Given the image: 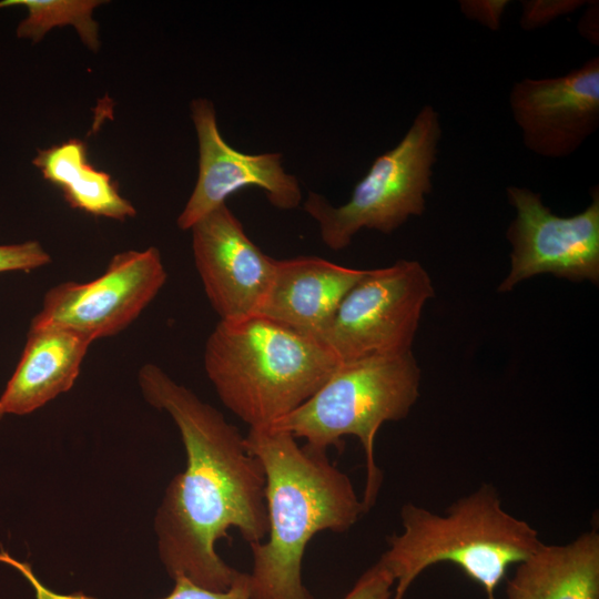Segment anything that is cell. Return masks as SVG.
Masks as SVG:
<instances>
[{
	"label": "cell",
	"instance_id": "obj_1",
	"mask_svg": "<svg viewBox=\"0 0 599 599\" xmlns=\"http://www.w3.org/2000/svg\"><path fill=\"white\" fill-rule=\"evenodd\" d=\"M138 382L145 400L172 417L186 454L155 515L160 559L172 579L225 591L238 570L217 555L216 541L231 539L232 527L250 545L268 534L264 468L236 426L158 365H143Z\"/></svg>",
	"mask_w": 599,
	"mask_h": 599
},
{
	"label": "cell",
	"instance_id": "obj_2",
	"mask_svg": "<svg viewBox=\"0 0 599 599\" xmlns=\"http://www.w3.org/2000/svg\"><path fill=\"white\" fill-rule=\"evenodd\" d=\"M245 446L264 468L268 518L267 540L250 545L251 599H314L302 578L306 545L319 531L349 530L368 511L326 450L271 428H250Z\"/></svg>",
	"mask_w": 599,
	"mask_h": 599
},
{
	"label": "cell",
	"instance_id": "obj_3",
	"mask_svg": "<svg viewBox=\"0 0 599 599\" xmlns=\"http://www.w3.org/2000/svg\"><path fill=\"white\" fill-rule=\"evenodd\" d=\"M341 365L317 338L254 315L220 321L204 368L219 398L250 428H266L311 398Z\"/></svg>",
	"mask_w": 599,
	"mask_h": 599
},
{
	"label": "cell",
	"instance_id": "obj_4",
	"mask_svg": "<svg viewBox=\"0 0 599 599\" xmlns=\"http://www.w3.org/2000/svg\"><path fill=\"white\" fill-rule=\"evenodd\" d=\"M400 519L403 531L387 539L378 559L395 580L392 599H404L414 580L439 562L454 564L495 599L509 567L542 544L536 529L502 508L489 485L460 497L444 516L405 504Z\"/></svg>",
	"mask_w": 599,
	"mask_h": 599
},
{
	"label": "cell",
	"instance_id": "obj_5",
	"mask_svg": "<svg viewBox=\"0 0 599 599\" xmlns=\"http://www.w3.org/2000/svg\"><path fill=\"white\" fill-rule=\"evenodd\" d=\"M420 368L413 352L341 364L304 404L270 427L304 438L322 450L356 436L365 451L363 504L375 505L383 475L374 457L375 437L386 422L405 418L419 397Z\"/></svg>",
	"mask_w": 599,
	"mask_h": 599
},
{
	"label": "cell",
	"instance_id": "obj_6",
	"mask_svg": "<svg viewBox=\"0 0 599 599\" xmlns=\"http://www.w3.org/2000/svg\"><path fill=\"white\" fill-rule=\"evenodd\" d=\"M440 136L438 112L424 105L399 143L375 159L345 204L333 206L309 192L303 209L318 223L323 243L339 251L363 229L392 234L410 216L422 215Z\"/></svg>",
	"mask_w": 599,
	"mask_h": 599
},
{
	"label": "cell",
	"instance_id": "obj_7",
	"mask_svg": "<svg viewBox=\"0 0 599 599\" xmlns=\"http://www.w3.org/2000/svg\"><path fill=\"white\" fill-rule=\"evenodd\" d=\"M434 295L429 274L417 261L365 270L317 339L341 364L412 352L422 311Z\"/></svg>",
	"mask_w": 599,
	"mask_h": 599
},
{
	"label": "cell",
	"instance_id": "obj_8",
	"mask_svg": "<svg viewBox=\"0 0 599 599\" xmlns=\"http://www.w3.org/2000/svg\"><path fill=\"white\" fill-rule=\"evenodd\" d=\"M507 199L516 211L506 232L511 244L510 271L498 292H510L520 282L552 274L571 282H599V190L580 213L559 216L541 195L527 187L508 186Z\"/></svg>",
	"mask_w": 599,
	"mask_h": 599
},
{
	"label": "cell",
	"instance_id": "obj_9",
	"mask_svg": "<svg viewBox=\"0 0 599 599\" xmlns=\"http://www.w3.org/2000/svg\"><path fill=\"white\" fill-rule=\"evenodd\" d=\"M166 278L156 247L121 252L99 277L63 282L48 290L31 323L69 327L93 342L113 336L140 316Z\"/></svg>",
	"mask_w": 599,
	"mask_h": 599
},
{
	"label": "cell",
	"instance_id": "obj_10",
	"mask_svg": "<svg viewBox=\"0 0 599 599\" xmlns=\"http://www.w3.org/2000/svg\"><path fill=\"white\" fill-rule=\"evenodd\" d=\"M191 116L199 142V175L184 209L177 217L181 230L226 203V199L247 186L262 189L278 210H294L302 201L295 175L282 164V154H246L224 141L217 126L213 103L207 99L191 102Z\"/></svg>",
	"mask_w": 599,
	"mask_h": 599
},
{
	"label": "cell",
	"instance_id": "obj_11",
	"mask_svg": "<svg viewBox=\"0 0 599 599\" xmlns=\"http://www.w3.org/2000/svg\"><path fill=\"white\" fill-rule=\"evenodd\" d=\"M509 104L529 151L548 159L571 155L599 126V58L564 75L514 83Z\"/></svg>",
	"mask_w": 599,
	"mask_h": 599
},
{
	"label": "cell",
	"instance_id": "obj_12",
	"mask_svg": "<svg viewBox=\"0 0 599 599\" xmlns=\"http://www.w3.org/2000/svg\"><path fill=\"white\" fill-rule=\"evenodd\" d=\"M195 267L220 321L257 315L274 273L275 258L251 241L225 204L192 227Z\"/></svg>",
	"mask_w": 599,
	"mask_h": 599
},
{
	"label": "cell",
	"instance_id": "obj_13",
	"mask_svg": "<svg viewBox=\"0 0 599 599\" xmlns=\"http://www.w3.org/2000/svg\"><path fill=\"white\" fill-rule=\"evenodd\" d=\"M364 272L317 256L275 260L257 315L317 338Z\"/></svg>",
	"mask_w": 599,
	"mask_h": 599
},
{
	"label": "cell",
	"instance_id": "obj_14",
	"mask_svg": "<svg viewBox=\"0 0 599 599\" xmlns=\"http://www.w3.org/2000/svg\"><path fill=\"white\" fill-rule=\"evenodd\" d=\"M92 343L69 327L30 323L21 358L0 397L3 413L26 415L68 392Z\"/></svg>",
	"mask_w": 599,
	"mask_h": 599
},
{
	"label": "cell",
	"instance_id": "obj_15",
	"mask_svg": "<svg viewBox=\"0 0 599 599\" xmlns=\"http://www.w3.org/2000/svg\"><path fill=\"white\" fill-rule=\"evenodd\" d=\"M507 599H599V532L566 545L541 544L516 565Z\"/></svg>",
	"mask_w": 599,
	"mask_h": 599
},
{
	"label": "cell",
	"instance_id": "obj_16",
	"mask_svg": "<svg viewBox=\"0 0 599 599\" xmlns=\"http://www.w3.org/2000/svg\"><path fill=\"white\" fill-rule=\"evenodd\" d=\"M32 163L45 180L62 190L73 209L120 221L136 214L135 207L120 194L111 176L88 162L87 148L80 140L71 139L39 150Z\"/></svg>",
	"mask_w": 599,
	"mask_h": 599
},
{
	"label": "cell",
	"instance_id": "obj_17",
	"mask_svg": "<svg viewBox=\"0 0 599 599\" xmlns=\"http://www.w3.org/2000/svg\"><path fill=\"white\" fill-rule=\"evenodd\" d=\"M98 0H2L0 9L22 6L28 16L19 23L17 35L40 41L54 27L72 26L91 50L99 48L98 24L93 19Z\"/></svg>",
	"mask_w": 599,
	"mask_h": 599
},
{
	"label": "cell",
	"instance_id": "obj_18",
	"mask_svg": "<svg viewBox=\"0 0 599 599\" xmlns=\"http://www.w3.org/2000/svg\"><path fill=\"white\" fill-rule=\"evenodd\" d=\"M16 568L33 588L35 599H97L81 592L64 595L49 589L37 578L31 566L27 562H19ZM173 580L174 587L172 591L158 599H251L247 572L238 571L233 583L225 591H213L203 588L183 576Z\"/></svg>",
	"mask_w": 599,
	"mask_h": 599
},
{
	"label": "cell",
	"instance_id": "obj_19",
	"mask_svg": "<svg viewBox=\"0 0 599 599\" xmlns=\"http://www.w3.org/2000/svg\"><path fill=\"white\" fill-rule=\"evenodd\" d=\"M585 0L521 1L519 24L526 31L542 28L559 17L570 14L587 4Z\"/></svg>",
	"mask_w": 599,
	"mask_h": 599
},
{
	"label": "cell",
	"instance_id": "obj_20",
	"mask_svg": "<svg viewBox=\"0 0 599 599\" xmlns=\"http://www.w3.org/2000/svg\"><path fill=\"white\" fill-rule=\"evenodd\" d=\"M50 262V254L37 241L0 245V273L30 272Z\"/></svg>",
	"mask_w": 599,
	"mask_h": 599
},
{
	"label": "cell",
	"instance_id": "obj_21",
	"mask_svg": "<svg viewBox=\"0 0 599 599\" xmlns=\"http://www.w3.org/2000/svg\"><path fill=\"white\" fill-rule=\"evenodd\" d=\"M394 586L390 572L377 561L357 579L343 599H392Z\"/></svg>",
	"mask_w": 599,
	"mask_h": 599
},
{
	"label": "cell",
	"instance_id": "obj_22",
	"mask_svg": "<svg viewBox=\"0 0 599 599\" xmlns=\"http://www.w3.org/2000/svg\"><path fill=\"white\" fill-rule=\"evenodd\" d=\"M509 3L508 0H463L459 1V8L467 19L491 31H499L502 14Z\"/></svg>",
	"mask_w": 599,
	"mask_h": 599
},
{
	"label": "cell",
	"instance_id": "obj_23",
	"mask_svg": "<svg viewBox=\"0 0 599 599\" xmlns=\"http://www.w3.org/2000/svg\"><path fill=\"white\" fill-rule=\"evenodd\" d=\"M586 12L578 22L579 33L590 43L598 44L599 23H598V1L588 2Z\"/></svg>",
	"mask_w": 599,
	"mask_h": 599
},
{
	"label": "cell",
	"instance_id": "obj_24",
	"mask_svg": "<svg viewBox=\"0 0 599 599\" xmlns=\"http://www.w3.org/2000/svg\"><path fill=\"white\" fill-rule=\"evenodd\" d=\"M3 415H4V413H3V410H2V408H1V406H0V418H1Z\"/></svg>",
	"mask_w": 599,
	"mask_h": 599
}]
</instances>
